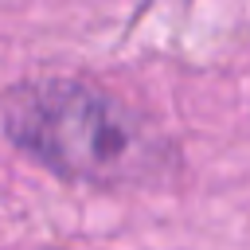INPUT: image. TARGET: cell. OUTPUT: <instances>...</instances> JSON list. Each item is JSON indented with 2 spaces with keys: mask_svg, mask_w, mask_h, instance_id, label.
Instances as JSON below:
<instances>
[{
  "mask_svg": "<svg viewBox=\"0 0 250 250\" xmlns=\"http://www.w3.org/2000/svg\"><path fill=\"white\" fill-rule=\"evenodd\" d=\"M4 137L39 168L98 188L156 184L176 172V148L125 102L82 78H39L0 102Z\"/></svg>",
  "mask_w": 250,
  "mask_h": 250,
  "instance_id": "obj_1",
  "label": "cell"
}]
</instances>
